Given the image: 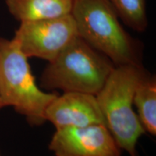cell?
I'll list each match as a JSON object with an SVG mask.
<instances>
[{
    "label": "cell",
    "instance_id": "obj_1",
    "mask_svg": "<svg viewBox=\"0 0 156 156\" xmlns=\"http://www.w3.org/2000/svg\"><path fill=\"white\" fill-rule=\"evenodd\" d=\"M70 14L78 36L115 66L141 64L139 46L123 28L108 0H73Z\"/></svg>",
    "mask_w": 156,
    "mask_h": 156
},
{
    "label": "cell",
    "instance_id": "obj_2",
    "mask_svg": "<svg viewBox=\"0 0 156 156\" xmlns=\"http://www.w3.org/2000/svg\"><path fill=\"white\" fill-rule=\"evenodd\" d=\"M147 73L141 64L115 66L95 95L107 128L121 150L130 156H138L136 144L146 132L133 109V99L136 86Z\"/></svg>",
    "mask_w": 156,
    "mask_h": 156
},
{
    "label": "cell",
    "instance_id": "obj_3",
    "mask_svg": "<svg viewBox=\"0 0 156 156\" xmlns=\"http://www.w3.org/2000/svg\"><path fill=\"white\" fill-rule=\"evenodd\" d=\"M114 67L107 56L77 36L48 62L41 77V86L96 95Z\"/></svg>",
    "mask_w": 156,
    "mask_h": 156
},
{
    "label": "cell",
    "instance_id": "obj_4",
    "mask_svg": "<svg viewBox=\"0 0 156 156\" xmlns=\"http://www.w3.org/2000/svg\"><path fill=\"white\" fill-rule=\"evenodd\" d=\"M57 95L38 87L28 58L14 38H0V104L12 106L31 125L46 122L45 112Z\"/></svg>",
    "mask_w": 156,
    "mask_h": 156
},
{
    "label": "cell",
    "instance_id": "obj_5",
    "mask_svg": "<svg viewBox=\"0 0 156 156\" xmlns=\"http://www.w3.org/2000/svg\"><path fill=\"white\" fill-rule=\"evenodd\" d=\"M78 36L71 14L56 18L20 23L14 38L28 58L54 60Z\"/></svg>",
    "mask_w": 156,
    "mask_h": 156
},
{
    "label": "cell",
    "instance_id": "obj_6",
    "mask_svg": "<svg viewBox=\"0 0 156 156\" xmlns=\"http://www.w3.org/2000/svg\"><path fill=\"white\" fill-rule=\"evenodd\" d=\"M55 156H121L122 150L105 124L56 129L48 145Z\"/></svg>",
    "mask_w": 156,
    "mask_h": 156
},
{
    "label": "cell",
    "instance_id": "obj_7",
    "mask_svg": "<svg viewBox=\"0 0 156 156\" xmlns=\"http://www.w3.org/2000/svg\"><path fill=\"white\" fill-rule=\"evenodd\" d=\"M45 119L51 123L56 129L98 124L106 125L95 95L79 92L57 95L46 108Z\"/></svg>",
    "mask_w": 156,
    "mask_h": 156
},
{
    "label": "cell",
    "instance_id": "obj_8",
    "mask_svg": "<svg viewBox=\"0 0 156 156\" xmlns=\"http://www.w3.org/2000/svg\"><path fill=\"white\" fill-rule=\"evenodd\" d=\"M5 2L14 18L25 23L69 15L73 0H5Z\"/></svg>",
    "mask_w": 156,
    "mask_h": 156
},
{
    "label": "cell",
    "instance_id": "obj_9",
    "mask_svg": "<svg viewBox=\"0 0 156 156\" xmlns=\"http://www.w3.org/2000/svg\"><path fill=\"white\" fill-rule=\"evenodd\" d=\"M133 103L137 116L145 132L156 134V80L147 73L134 91Z\"/></svg>",
    "mask_w": 156,
    "mask_h": 156
},
{
    "label": "cell",
    "instance_id": "obj_10",
    "mask_svg": "<svg viewBox=\"0 0 156 156\" xmlns=\"http://www.w3.org/2000/svg\"><path fill=\"white\" fill-rule=\"evenodd\" d=\"M124 24L137 32L147 27L145 0H108Z\"/></svg>",
    "mask_w": 156,
    "mask_h": 156
},
{
    "label": "cell",
    "instance_id": "obj_11",
    "mask_svg": "<svg viewBox=\"0 0 156 156\" xmlns=\"http://www.w3.org/2000/svg\"><path fill=\"white\" fill-rule=\"evenodd\" d=\"M1 108H2V106H1V104H0V109Z\"/></svg>",
    "mask_w": 156,
    "mask_h": 156
},
{
    "label": "cell",
    "instance_id": "obj_12",
    "mask_svg": "<svg viewBox=\"0 0 156 156\" xmlns=\"http://www.w3.org/2000/svg\"><path fill=\"white\" fill-rule=\"evenodd\" d=\"M0 156H1V155H0Z\"/></svg>",
    "mask_w": 156,
    "mask_h": 156
}]
</instances>
